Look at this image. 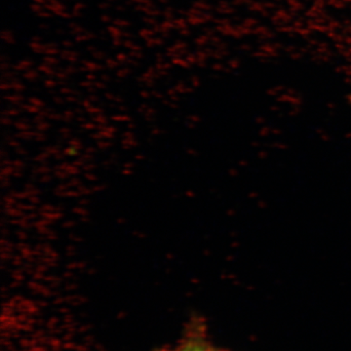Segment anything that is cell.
Returning <instances> with one entry per match:
<instances>
[{
	"mask_svg": "<svg viewBox=\"0 0 351 351\" xmlns=\"http://www.w3.org/2000/svg\"><path fill=\"white\" fill-rule=\"evenodd\" d=\"M163 351H219L218 348H214L211 343L206 341H201V339H188V341H182L179 345L173 346V348H167Z\"/></svg>",
	"mask_w": 351,
	"mask_h": 351,
	"instance_id": "1",
	"label": "cell"
}]
</instances>
